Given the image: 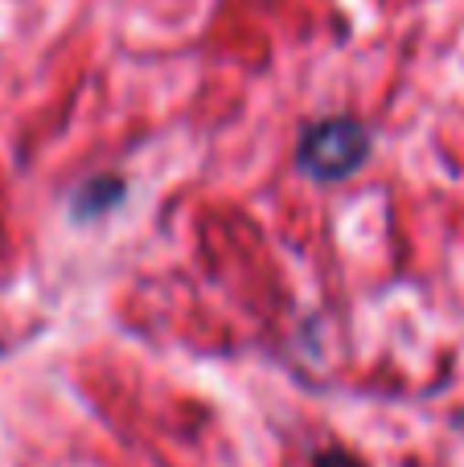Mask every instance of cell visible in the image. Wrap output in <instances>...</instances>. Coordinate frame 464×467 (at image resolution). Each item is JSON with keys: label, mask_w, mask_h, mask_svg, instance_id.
<instances>
[{"label": "cell", "mask_w": 464, "mask_h": 467, "mask_svg": "<svg viewBox=\"0 0 464 467\" xmlns=\"http://www.w3.org/2000/svg\"><path fill=\"white\" fill-rule=\"evenodd\" d=\"M374 152V136L353 115H325V119L304 123L296 140V169L317 185L350 181Z\"/></svg>", "instance_id": "cell-1"}, {"label": "cell", "mask_w": 464, "mask_h": 467, "mask_svg": "<svg viewBox=\"0 0 464 467\" xmlns=\"http://www.w3.org/2000/svg\"><path fill=\"white\" fill-rule=\"evenodd\" d=\"M123 197H128L123 177H111V172H107V177H90L70 193V218L95 222V218H103V213H111Z\"/></svg>", "instance_id": "cell-2"}, {"label": "cell", "mask_w": 464, "mask_h": 467, "mask_svg": "<svg viewBox=\"0 0 464 467\" xmlns=\"http://www.w3.org/2000/svg\"><path fill=\"white\" fill-rule=\"evenodd\" d=\"M312 467H366L358 460V455L342 451V447H325V451H317V460H312Z\"/></svg>", "instance_id": "cell-3"}]
</instances>
